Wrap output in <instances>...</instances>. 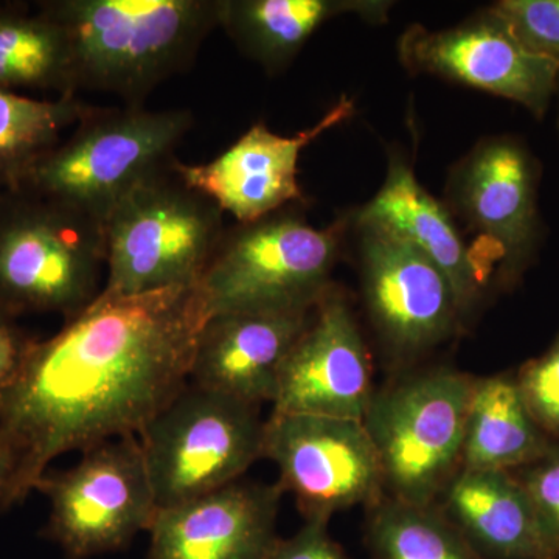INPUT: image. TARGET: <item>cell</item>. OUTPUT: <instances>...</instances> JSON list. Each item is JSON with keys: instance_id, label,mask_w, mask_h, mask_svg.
Instances as JSON below:
<instances>
[{"instance_id": "4", "label": "cell", "mask_w": 559, "mask_h": 559, "mask_svg": "<svg viewBox=\"0 0 559 559\" xmlns=\"http://www.w3.org/2000/svg\"><path fill=\"white\" fill-rule=\"evenodd\" d=\"M175 160L128 191L103 221L102 294L139 296L200 285L226 234L224 213L183 182Z\"/></svg>"}, {"instance_id": "5", "label": "cell", "mask_w": 559, "mask_h": 559, "mask_svg": "<svg viewBox=\"0 0 559 559\" xmlns=\"http://www.w3.org/2000/svg\"><path fill=\"white\" fill-rule=\"evenodd\" d=\"M191 124L186 109L91 108L17 187L105 221L128 191L175 160Z\"/></svg>"}, {"instance_id": "6", "label": "cell", "mask_w": 559, "mask_h": 559, "mask_svg": "<svg viewBox=\"0 0 559 559\" xmlns=\"http://www.w3.org/2000/svg\"><path fill=\"white\" fill-rule=\"evenodd\" d=\"M476 378L439 367L374 390L362 419L377 450L385 495L433 506L462 469Z\"/></svg>"}, {"instance_id": "26", "label": "cell", "mask_w": 559, "mask_h": 559, "mask_svg": "<svg viewBox=\"0 0 559 559\" xmlns=\"http://www.w3.org/2000/svg\"><path fill=\"white\" fill-rule=\"evenodd\" d=\"M516 381L539 428L559 440V331L543 355L521 367Z\"/></svg>"}, {"instance_id": "18", "label": "cell", "mask_w": 559, "mask_h": 559, "mask_svg": "<svg viewBox=\"0 0 559 559\" xmlns=\"http://www.w3.org/2000/svg\"><path fill=\"white\" fill-rule=\"evenodd\" d=\"M436 506L481 559H559L520 479L460 469Z\"/></svg>"}, {"instance_id": "23", "label": "cell", "mask_w": 559, "mask_h": 559, "mask_svg": "<svg viewBox=\"0 0 559 559\" xmlns=\"http://www.w3.org/2000/svg\"><path fill=\"white\" fill-rule=\"evenodd\" d=\"M92 106L72 95L40 100L0 87V189H14Z\"/></svg>"}, {"instance_id": "30", "label": "cell", "mask_w": 559, "mask_h": 559, "mask_svg": "<svg viewBox=\"0 0 559 559\" xmlns=\"http://www.w3.org/2000/svg\"><path fill=\"white\" fill-rule=\"evenodd\" d=\"M32 491L20 450L0 432V514L22 502Z\"/></svg>"}, {"instance_id": "15", "label": "cell", "mask_w": 559, "mask_h": 559, "mask_svg": "<svg viewBox=\"0 0 559 559\" xmlns=\"http://www.w3.org/2000/svg\"><path fill=\"white\" fill-rule=\"evenodd\" d=\"M355 112L352 98L341 97L308 130L278 135L263 121L250 127L234 145L207 164L175 160V170L191 189L215 202L240 224L255 223L277 213L289 202L301 201V151Z\"/></svg>"}, {"instance_id": "3", "label": "cell", "mask_w": 559, "mask_h": 559, "mask_svg": "<svg viewBox=\"0 0 559 559\" xmlns=\"http://www.w3.org/2000/svg\"><path fill=\"white\" fill-rule=\"evenodd\" d=\"M106 278L103 221L28 189L0 191V312L75 318Z\"/></svg>"}, {"instance_id": "7", "label": "cell", "mask_w": 559, "mask_h": 559, "mask_svg": "<svg viewBox=\"0 0 559 559\" xmlns=\"http://www.w3.org/2000/svg\"><path fill=\"white\" fill-rule=\"evenodd\" d=\"M344 223L326 229L277 213L224 234L200 282L210 316L231 311L311 310L331 288Z\"/></svg>"}, {"instance_id": "29", "label": "cell", "mask_w": 559, "mask_h": 559, "mask_svg": "<svg viewBox=\"0 0 559 559\" xmlns=\"http://www.w3.org/2000/svg\"><path fill=\"white\" fill-rule=\"evenodd\" d=\"M35 342L16 319L0 312V403L20 378Z\"/></svg>"}, {"instance_id": "27", "label": "cell", "mask_w": 559, "mask_h": 559, "mask_svg": "<svg viewBox=\"0 0 559 559\" xmlns=\"http://www.w3.org/2000/svg\"><path fill=\"white\" fill-rule=\"evenodd\" d=\"M513 474L527 491L540 525L559 555V440L543 457Z\"/></svg>"}, {"instance_id": "17", "label": "cell", "mask_w": 559, "mask_h": 559, "mask_svg": "<svg viewBox=\"0 0 559 559\" xmlns=\"http://www.w3.org/2000/svg\"><path fill=\"white\" fill-rule=\"evenodd\" d=\"M312 310L210 316L194 349L191 384L250 406L274 403L280 370L307 329Z\"/></svg>"}, {"instance_id": "16", "label": "cell", "mask_w": 559, "mask_h": 559, "mask_svg": "<svg viewBox=\"0 0 559 559\" xmlns=\"http://www.w3.org/2000/svg\"><path fill=\"white\" fill-rule=\"evenodd\" d=\"M278 484L237 480L157 511L148 559H267L278 543Z\"/></svg>"}, {"instance_id": "21", "label": "cell", "mask_w": 559, "mask_h": 559, "mask_svg": "<svg viewBox=\"0 0 559 559\" xmlns=\"http://www.w3.org/2000/svg\"><path fill=\"white\" fill-rule=\"evenodd\" d=\"M555 441L530 414L516 374L476 378L462 469L513 473L543 457Z\"/></svg>"}, {"instance_id": "25", "label": "cell", "mask_w": 559, "mask_h": 559, "mask_svg": "<svg viewBox=\"0 0 559 559\" xmlns=\"http://www.w3.org/2000/svg\"><path fill=\"white\" fill-rule=\"evenodd\" d=\"M489 9L522 46L559 62V0H500Z\"/></svg>"}, {"instance_id": "28", "label": "cell", "mask_w": 559, "mask_h": 559, "mask_svg": "<svg viewBox=\"0 0 559 559\" xmlns=\"http://www.w3.org/2000/svg\"><path fill=\"white\" fill-rule=\"evenodd\" d=\"M267 559H353L331 538L329 522L305 521L288 539H278Z\"/></svg>"}, {"instance_id": "2", "label": "cell", "mask_w": 559, "mask_h": 559, "mask_svg": "<svg viewBox=\"0 0 559 559\" xmlns=\"http://www.w3.org/2000/svg\"><path fill=\"white\" fill-rule=\"evenodd\" d=\"M38 10L68 36L73 91L128 106L186 72L219 24V0H49Z\"/></svg>"}, {"instance_id": "13", "label": "cell", "mask_w": 559, "mask_h": 559, "mask_svg": "<svg viewBox=\"0 0 559 559\" xmlns=\"http://www.w3.org/2000/svg\"><path fill=\"white\" fill-rule=\"evenodd\" d=\"M399 53L411 72L488 92L536 117L546 114L559 86V62L522 46L491 9L444 31L412 25Z\"/></svg>"}, {"instance_id": "14", "label": "cell", "mask_w": 559, "mask_h": 559, "mask_svg": "<svg viewBox=\"0 0 559 559\" xmlns=\"http://www.w3.org/2000/svg\"><path fill=\"white\" fill-rule=\"evenodd\" d=\"M373 395L366 341L344 294L331 285L283 362L272 412L362 421Z\"/></svg>"}, {"instance_id": "20", "label": "cell", "mask_w": 559, "mask_h": 559, "mask_svg": "<svg viewBox=\"0 0 559 559\" xmlns=\"http://www.w3.org/2000/svg\"><path fill=\"white\" fill-rule=\"evenodd\" d=\"M382 0H219V24L250 58L270 72L285 68L308 39L342 14L388 20Z\"/></svg>"}, {"instance_id": "11", "label": "cell", "mask_w": 559, "mask_h": 559, "mask_svg": "<svg viewBox=\"0 0 559 559\" xmlns=\"http://www.w3.org/2000/svg\"><path fill=\"white\" fill-rule=\"evenodd\" d=\"M263 457L277 465L280 488L305 521L384 499L380 459L358 419L277 414L264 421Z\"/></svg>"}, {"instance_id": "22", "label": "cell", "mask_w": 559, "mask_h": 559, "mask_svg": "<svg viewBox=\"0 0 559 559\" xmlns=\"http://www.w3.org/2000/svg\"><path fill=\"white\" fill-rule=\"evenodd\" d=\"M0 87L75 97L68 36L43 11L0 10Z\"/></svg>"}, {"instance_id": "19", "label": "cell", "mask_w": 559, "mask_h": 559, "mask_svg": "<svg viewBox=\"0 0 559 559\" xmlns=\"http://www.w3.org/2000/svg\"><path fill=\"white\" fill-rule=\"evenodd\" d=\"M358 218L373 221L409 241L450 280L463 319L484 294L479 270L454 216L418 182L401 157L390 159L384 183Z\"/></svg>"}, {"instance_id": "12", "label": "cell", "mask_w": 559, "mask_h": 559, "mask_svg": "<svg viewBox=\"0 0 559 559\" xmlns=\"http://www.w3.org/2000/svg\"><path fill=\"white\" fill-rule=\"evenodd\" d=\"M355 223L364 300L390 356L409 362L451 340L463 314L447 275L381 224Z\"/></svg>"}, {"instance_id": "24", "label": "cell", "mask_w": 559, "mask_h": 559, "mask_svg": "<svg viewBox=\"0 0 559 559\" xmlns=\"http://www.w3.org/2000/svg\"><path fill=\"white\" fill-rule=\"evenodd\" d=\"M366 536L373 559H481L436 503L385 496L369 509Z\"/></svg>"}, {"instance_id": "1", "label": "cell", "mask_w": 559, "mask_h": 559, "mask_svg": "<svg viewBox=\"0 0 559 559\" xmlns=\"http://www.w3.org/2000/svg\"><path fill=\"white\" fill-rule=\"evenodd\" d=\"M200 285L100 296L36 341L0 403V432L36 481L55 459L135 436L190 382L205 320Z\"/></svg>"}, {"instance_id": "10", "label": "cell", "mask_w": 559, "mask_h": 559, "mask_svg": "<svg viewBox=\"0 0 559 559\" xmlns=\"http://www.w3.org/2000/svg\"><path fill=\"white\" fill-rule=\"evenodd\" d=\"M539 168L520 140H484L452 171L448 202L479 238L473 257L481 285L510 288L535 255L539 235Z\"/></svg>"}, {"instance_id": "9", "label": "cell", "mask_w": 559, "mask_h": 559, "mask_svg": "<svg viewBox=\"0 0 559 559\" xmlns=\"http://www.w3.org/2000/svg\"><path fill=\"white\" fill-rule=\"evenodd\" d=\"M35 489L50 503L43 536L68 559L127 549L159 511L135 436L95 444L72 468L47 469Z\"/></svg>"}, {"instance_id": "8", "label": "cell", "mask_w": 559, "mask_h": 559, "mask_svg": "<svg viewBox=\"0 0 559 559\" xmlns=\"http://www.w3.org/2000/svg\"><path fill=\"white\" fill-rule=\"evenodd\" d=\"M157 507L170 509L241 480L263 459L259 407L187 384L138 436Z\"/></svg>"}, {"instance_id": "31", "label": "cell", "mask_w": 559, "mask_h": 559, "mask_svg": "<svg viewBox=\"0 0 559 559\" xmlns=\"http://www.w3.org/2000/svg\"><path fill=\"white\" fill-rule=\"evenodd\" d=\"M0 191H2V189H0Z\"/></svg>"}]
</instances>
